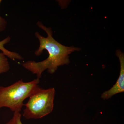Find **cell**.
I'll return each mask as SVG.
<instances>
[{
    "mask_svg": "<svg viewBox=\"0 0 124 124\" xmlns=\"http://www.w3.org/2000/svg\"><path fill=\"white\" fill-rule=\"evenodd\" d=\"M37 26L44 30L47 34V37L42 36L38 32H36L35 36L39 42V46L35 52V54L39 56L44 50L49 54L48 58L41 62H36L29 60L22 64L23 66L40 79L42 73L46 70L53 74L60 66L67 65L70 62L69 55L74 51H80V48L73 46H68L60 44L54 39L53 37V31L51 28L47 27L39 21Z\"/></svg>",
    "mask_w": 124,
    "mask_h": 124,
    "instance_id": "1",
    "label": "cell"
},
{
    "mask_svg": "<svg viewBox=\"0 0 124 124\" xmlns=\"http://www.w3.org/2000/svg\"><path fill=\"white\" fill-rule=\"evenodd\" d=\"M39 82L37 78L29 82L19 80L9 86H0V108L7 107L14 113L20 112L24 100L29 97Z\"/></svg>",
    "mask_w": 124,
    "mask_h": 124,
    "instance_id": "2",
    "label": "cell"
},
{
    "mask_svg": "<svg viewBox=\"0 0 124 124\" xmlns=\"http://www.w3.org/2000/svg\"><path fill=\"white\" fill-rule=\"evenodd\" d=\"M54 88L44 89L38 85L25 104L23 116L27 119H39L48 115L53 110Z\"/></svg>",
    "mask_w": 124,
    "mask_h": 124,
    "instance_id": "3",
    "label": "cell"
},
{
    "mask_svg": "<svg viewBox=\"0 0 124 124\" xmlns=\"http://www.w3.org/2000/svg\"><path fill=\"white\" fill-rule=\"evenodd\" d=\"M116 55L119 58L120 64L119 76L112 87L103 93L101 97L103 99H108L115 94L124 91V54L121 50H118L116 52Z\"/></svg>",
    "mask_w": 124,
    "mask_h": 124,
    "instance_id": "4",
    "label": "cell"
},
{
    "mask_svg": "<svg viewBox=\"0 0 124 124\" xmlns=\"http://www.w3.org/2000/svg\"><path fill=\"white\" fill-rule=\"evenodd\" d=\"M11 38L8 36L4 40L0 41V50L2 51V53L6 57L13 60H23V58L19 54L15 52L9 51L4 47V45L8 44L10 41Z\"/></svg>",
    "mask_w": 124,
    "mask_h": 124,
    "instance_id": "5",
    "label": "cell"
},
{
    "mask_svg": "<svg viewBox=\"0 0 124 124\" xmlns=\"http://www.w3.org/2000/svg\"><path fill=\"white\" fill-rule=\"evenodd\" d=\"M10 69L8 59L2 53H0V74L7 72Z\"/></svg>",
    "mask_w": 124,
    "mask_h": 124,
    "instance_id": "6",
    "label": "cell"
},
{
    "mask_svg": "<svg viewBox=\"0 0 124 124\" xmlns=\"http://www.w3.org/2000/svg\"><path fill=\"white\" fill-rule=\"evenodd\" d=\"M21 118L22 115L20 112H14L12 118L5 124H23Z\"/></svg>",
    "mask_w": 124,
    "mask_h": 124,
    "instance_id": "7",
    "label": "cell"
},
{
    "mask_svg": "<svg viewBox=\"0 0 124 124\" xmlns=\"http://www.w3.org/2000/svg\"><path fill=\"white\" fill-rule=\"evenodd\" d=\"M2 0H0V4ZM7 23L5 19L2 17L0 15V32L2 31L5 29L7 25Z\"/></svg>",
    "mask_w": 124,
    "mask_h": 124,
    "instance_id": "8",
    "label": "cell"
}]
</instances>
